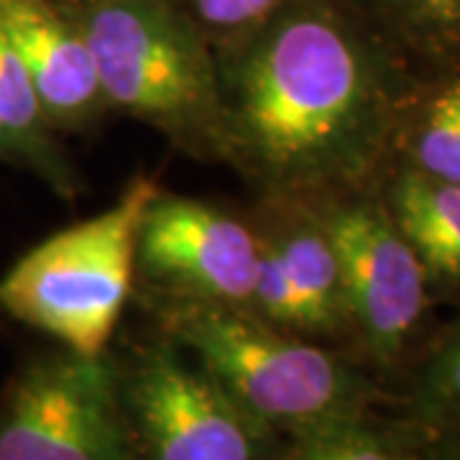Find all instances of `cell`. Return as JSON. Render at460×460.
Returning a JSON list of instances; mask_svg holds the SVG:
<instances>
[{
    "label": "cell",
    "mask_w": 460,
    "mask_h": 460,
    "mask_svg": "<svg viewBox=\"0 0 460 460\" xmlns=\"http://www.w3.org/2000/svg\"><path fill=\"white\" fill-rule=\"evenodd\" d=\"M386 210L428 281L460 284V184L407 169L392 184Z\"/></svg>",
    "instance_id": "cell-10"
},
{
    "label": "cell",
    "mask_w": 460,
    "mask_h": 460,
    "mask_svg": "<svg viewBox=\"0 0 460 460\" xmlns=\"http://www.w3.org/2000/svg\"><path fill=\"white\" fill-rule=\"evenodd\" d=\"M166 332L263 428L295 438L381 410L386 392L350 358L246 307L181 299Z\"/></svg>",
    "instance_id": "cell-2"
},
{
    "label": "cell",
    "mask_w": 460,
    "mask_h": 460,
    "mask_svg": "<svg viewBox=\"0 0 460 460\" xmlns=\"http://www.w3.org/2000/svg\"><path fill=\"white\" fill-rule=\"evenodd\" d=\"M261 243L205 202L156 195L138 230L136 256L146 274L184 299L248 307Z\"/></svg>",
    "instance_id": "cell-8"
},
{
    "label": "cell",
    "mask_w": 460,
    "mask_h": 460,
    "mask_svg": "<svg viewBox=\"0 0 460 460\" xmlns=\"http://www.w3.org/2000/svg\"><path fill=\"white\" fill-rule=\"evenodd\" d=\"M417 429H420V460H460V432L432 429L420 422Z\"/></svg>",
    "instance_id": "cell-18"
},
{
    "label": "cell",
    "mask_w": 460,
    "mask_h": 460,
    "mask_svg": "<svg viewBox=\"0 0 460 460\" xmlns=\"http://www.w3.org/2000/svg\"><path fill=\"white\" fill-rule=\"evenodd\" d=\"M274 460H420V429L407 414L374 410L287 438Z\"/></svg>",
    "instance_id": "cell-11"
},
{
    "label": "cell",
    "mask_w": 460,
    "mask_h": 460,
    "mask_svg": "<svg viewBox=\"0 0 460 460\" xmlns=\"http://www.w3.org/2000/svg\"><path fill=\"white\" fill-rule=\"evenodd\" d=\"M49 126L29 69L0 29V154L31 159L49 180L65 187V169L54 162Z\"/></svg>",
    "instance_id": "cell-13"
},
{
    "label": "cell",
    "mask_w": 460,
    "mask_h": 460,
    "mask_svg": "<svg viewBox=\"0 0 460 460\" xmlns=\"http://www.w3.org/2000/svg\"><path fill=\"white\" fill-rule=\"evenodd\" d=\"M271 246L279 253L305 307L310 338L350 335L341 269L325 230L299 228Z\"/></svg>",
    "instance_id": "cell-12"
},
{
    "label": "cell",
    "mask_w": 460,
    "mask_h": 460,
    "mask_svg": "<svg viewBox=\"0 0 460 460\" xmlns=\"http://www.w3.org/2000/svg\"><path fill=\"white\" fill-rule=\"evenodd\" d=\"M0 29L29 69L51 126H84L108 105L84 33L47 0H0Z\"/></svg>",
    "instance_id": "cell-9"
},
{
    "label": "cell",
    "mask_w": 460,
    "mask_h": 460,
    "mask_svg": "<svg viewBox=\"0 0 460 460\" xmlns=\"http://www.w3.org/2000/svg\"><path fill=\"white\" fill-rule=\"evenodd\" d=\"M131 460H274L284 438L169 341L111 356Z\"/></svg>",
    "instance_id": "cell-5"
},
{
    "label": "cell",
    "mask_w": 460,
    "mask_h": 460,
    "mask_svg": "<svg viewBox=\"0 0 460 460\" xmlns=\"http://www.w3.org/2000/svg\"><path fill=\"white\" fill-rule=\"evenodd\" d=\"M366 5L422 57L460 65V0H366Z\"/></svg>",
    "instance_id": "cell-14"
},
{
    "label": "cell",
    "mask_w": 460,
    "mask_h": 460,
    "mask_svg": "<svg viewBox=\"0 0 460 460\" xmlns=\"http://www.w3.org/2000/svg\"><path fill=\"white\" fill-rule=\"evenodd\" d=\"M226 133L269 180H363L389 144L396 93L368 39L325 5H302L253 41L223 102Z\"/></svg>",
    "instance_id": "cell-1"
},
{
    "label": "cell",
    "mask_w": 460,
    "mask_h": 460,
    "mask_svg": "<svg viewBox=\"0 0 460 460\" xmlns=\"http://www.w3.org/2000/svg\"><path fill=\"white\" fill-rule=\"evenodd\" d=\"M417 172L460 184V77L429 100L411 141Z\"/></svg>",
    "instance_id": "cell-16"
},
{
    "label": "cell",
    "mask_w": 460,
    "mask_h": 460,
    "mask_svg": "<svg viewBox=\"0 0 460 460\" xmlns=\"http://www.w3.org/2000/svg\"><path fill=\"white\" fill-rule=\"evenodd\" d=\"M279 0H195L199 18L215 29H243L259 23Z\"/></svg>",
    "instance_id": "cell-17"
},
{
    "label": "cell",
    "mask_w": 460,
    "mask_h": 460,
    "mask_svg": "<svg viewBox=\"0 0 460 460\" xmlns=\"http://www.w3.org/2000/svg\"><path fill=\"white\" fill-rule=\"evenodd\" d=\"M343 281L348 330L374 368L402 366L428 313V274L386 208L356 199L323 223Z\"/></svg>",
    "instance_id": "cell-7"
},
{
    "label": "cell",
    "mask_w": 460,
    "mask_h": 460,
    "mask_svg": "<svg viewBox=\"0 0 460 460\" xmlns=\"http://www.w3.org/2000/svg\"><path fill=\"white\" fill-rule=\"evenodd\" d=\"M80 31L105 102L177 141L226 136L223 93L195 29L159 0H98Z\"/></svg>",
    "instance_id": "cell-4"
},
{
    "label": "cell",
    "mask_w": 460,
    "mask_h": 460,
    "mask_svg": "<svg viewBox=\"0 0 460 460\" xmlns=\"http://www.w3.org/2000/svg\"><path fill=\"white\" fill-rule=\"evenodd\" d=\"M407 404L414 422L460 432V320L422 363Z\"/></svg>",
    "instance_id": "cell-15"
},
{
    "label": "cell",
    "mask_w": 460,
    "mask_h": 460,
    "mask_svg": "<svg viewBox=\"0 0 460 460\" xmlns=\"http://www.w3.org/2000/svg\"><path fill=\"white\" fill-rule=\"evenodd\" d=\"M0 460H131L111 353L26 363L0 396Z\"/></svg>",
    "instance_id": "cell-6"
},
{
    "label": "cell",
    "mask_w": 460,
    "mask_h": 460,
    "mask_svg": "<svg viewBox=\"0 0 460 460\" xmlns=\"http://www.w3.org/2000/svg\"><path fill=\"white\" fill-rule=\"evenodd\" d=\"M156 195L151 180H133L108 210L33 246L0 281V305L69 353H111L131 289L138 230Z\"/></svg>",
    "instance_id": "cell-3"
}]
</instances>
